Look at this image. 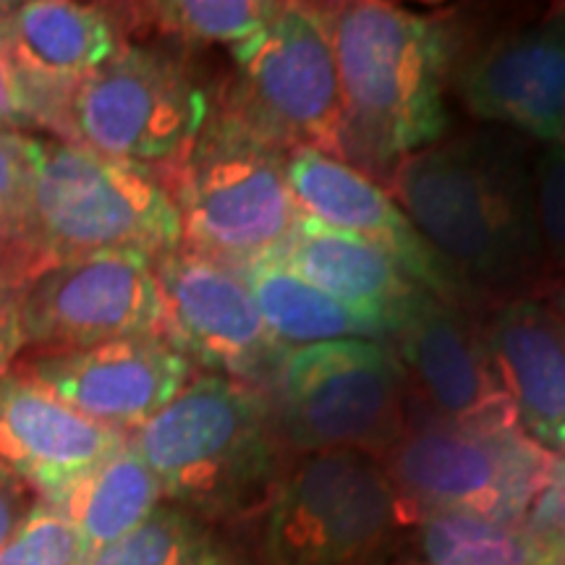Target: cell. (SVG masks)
<instances>
[{
  "label": "cell",
  "instance_id": "cell-1",
  "mask_svg": "<svg viewBox=\"0 0 565 565\" xmlns=\"http://www.w3.org/2000/svg\"><path fill=\"white\" fill-rule=\"evenodd\" d=\"M534 141L498 126L445 137L385 175L391 196L471 307L550 296L534 207Z\"/></svg>",
  "mask_w": 565,
  "mask_h": 565
},
{
  "label": "cell",
  "instance_id": "cell-2",
  "mask_svg": "<svg viewBox=\"0 0 565 565\" xmlns=\"http://www.w3.org/2000/svg\"><path fill=\"white\" fill-rule=\"evenodd\" d=\"M343 105L345 162L387 175L408 154L448 137L445 105L454 32L440 19L393 3L324 11Z\"/></svg>",
  "mask_w": 565,
  "mask_h": 565
},
{
  "label": "cell",
  "instance_id": "cell-3",
  "mask_svg": "<svg viewBox=\"0 0 565 565\" xmlns=\"http://www.w3.org/2000/svg\"><path fill=\"white\" fill-rule=\"evenodd\" d=\"M129 443L162 498L202 521L270 508L286 477V440L273 395L223 374H196Z\"/></svg>",
  "mask_w": 565,
  "mask_h": 565
},
{
  "label": "cell",
  "instance_id": "cell-4",
  "mask_svg": "<svg viewBox=\"0 0 565 565\" xmlns=\"http://www.w3.org/2000/svg\"><path fill=\"white\" fill-rule=\"evenodd\" d=\"M21 238L51 259L92 252L158 259L183 244L179 207L158 173L71 139H38Z\"/></svg>",
  "mask_w": 565,
  "mask_h": 565
},
{
  "label": "cell",
  "instance_id": "cell-5",
  "mask_svg": "<svg viewBox=\"0 0 565 565\" xmlns=\"http://www.w3.org/2000/svg\"><path fill=\"white\" fill-rule=\"evenodd\" d=\"M286 158L228 110L210 113L175 168L181 246L231 267L278 254L303 217Z\"/></svg>",
  "mask_w": 565,
  "mask_h": 565
},
{
  "label": "cell",
  "instance_id": "cell-6",
  "mask_svg": "<svg viewBox=\"0 0 565 565\" xmlns=\"http://www.w3.org/2000/svg\"><path fill=\"white\" fill-rule=\"evenodd\" d=\"M406 513H466L524 524L557 458L521 427L427 416L380 458Z\"/></svg>",
  "mask_w": 565,
  "mask_h": 565
},
{
  "label": "cell",
  "instance_id": "cell-7",
  "mask_svg": "<svg viewBox=\"0 0 565 565\" xmlns=\"http://www.w3.org/2000/svg\"><path fill=\"white\" fill-rule=\"evenodd\" d=\"M275 414L294 454L383 458L408 429V380L385 341H328L282 353Z\"/></svg>",
  "mask_w": 565,
  "mask_h": 565
},
{
  "label": "cell",
  "instance_id": "cell-8",
  "mask_svg": "<svg viewBox=\"0 0 565 565\" xmlns=\"http://www.w3.org/2000/svg\"><path fill=\"white\" fill-rule=\"evenodd\" d=\"M406 508L383 461L356 450L301 456L265 519L267 565H380Z\"/></svg>",
  "mask_w": 565,
  "mask_h": 565
},
{
  "label": "cell",
  "instance_id": "cell-9",
  "mask_svg": "<svg viewBox=\"0 0 565 565\" xmlns=\"http://www.w3.org/2000/svg\"><path fill=\"white\" fill-rule=\"evenodd\" d=\"M238 79L225 110L280 150L345 162L341 84L324 9L282 3L270 24L231 47Z\"/></svg>",
  "mask_w": 565,
  "mask_h": 565
},
{
  "label": "cell",
  "instance_id": "cell-10",
  "mask_svg": "<svg viewBox=\"0 0 565 565\" xmlns=\"http://www.w3.org/2000/svg\"><path fill=\"white\" fill-rule=\"evenodd\" d=\"M210 100L179 55L121 45L66 103L68 139L150 168L179 162L210 118Z\"/></svg>",
  "mask_w": 565,
  "mask_h": 565
},
{
  "label": "cell",
  "instance_id": "cell-11",
  "mask_svg": "<svg viewBox=\"0 0 565 565\" xmlns=\"http://www.w3.org/2000/svg\"><path fill=\"white\" fill-rule=\"evenodd\" d=\"M19 328L24 345H45L53 353L160 335L162 299L154 259L139 252L53 259L21 294Z\"/></svg>",
  "mask_w": 565,
  "mask_h": 565
},
{
  "label": "cell",
  "instance_id": "cell-12",
  "mask_svg": "<svg viewBox=\"0 0 565 565\" xmlns=\"http://www.w3.org/2000/svg\"><path fill=\"white\" fill-rule=\"evenodd\" d=\"M154 275L160 335L189 364L270 393L286 349L267 330L242 273L179 246L154 259Z\"/></svg>",
  "mask_w": 565,
  "mask_h": 565
},
{
  "label": "cell",
  "instance_id": "cell-13",
  "mask_svg": "<svg viewBox=\"0 0 565 565\" xmlns=\"http://www.w3.org/2000/svg\"><path fill=\"white\" fill-rule=\"evenodd\" d=\"M387 345L429 416L482 427H519L487 351L482 320L416 288L395 317Z\"/></svg>",
  "mask_w": 565,
  "mask_h": 565
},
{
  "label": "cell",
  "instance_id": "cell-14",
  "mask_svg": "<svg viewBox=\"0 0 565 565\" xmlns=\"http://www.w3.org/2000/svg\"><path fill=\"white\" fill-rule=\"evenodd\" d=\"M24 374L74 412L124 433L171 404L192 380V364L162 335H139L47 353L32 359Z\"/></svg>",
  "mask_w": 565,
  "mask_h": 565
},
{
  "label": "cell",
  "instance_id": "cell-15",
  "mask_svg": "<svg viewBox=\"0 0 565 565\" xmlns=\"http://www.w3.org/2000/svg\"><path fill=\"white\" fill-rule=\"evenodd\" d=\"M461 97L487 126L557 145L565 121V6L482 47L463 68Z\"/></svg>",
  "mask_w": 565,
  "mask_h": 565
},
{
  "label": "cell",
  "instance_id": "cell-16",
  "mask_svg": "<svg viewBox=\"0 0 565 565\" xmlns=\"http://www.w3.org/2000/svg\"><path fill=\"white\" fill-rule=\"evenodd\" d=\"M286 175L303 215L380 246L416 286L437 299L471 307L456 275L429 249L391 192L370 175L303 147L288 152Z\"/></svg>",
  "mask_w": 565,
  "mask_h": 565
},
{
  "label": "cell",
  "instance_id": "cell-17",
  "mask_svg": "<svg viewBox=\"0 0 565 565\" xmlns=\"http://www.w3.org/2000/svg\"><path fill=\"white\" fill-rule=\"evenodd\" d=\"M126 445V435L87 419L26 374H0V466L47 503Z\"/></svg>",
  "mask_w": 565,
  "mask_h": 565
},
{
  "label": "cell",
  "instance_id": "cell-18",
  "mask_svg": "<svg viewBox=\"0 0 565 565\" xmlns=\"http://www.w3.org/2000/svg\"><path fill=\"white\" fill-rule=\"evenodd\" d=\"M482 333L519 427L555 458L565 456V320L547 299L494 307Z\"/></svg>",
  "mask_w": 565,
  "mask_h": 565
},
{
  "label": "cell",
  "instance_id": "cell-19",
  "mask_svg": "<svg viewBox=\"0 0 565 565\" xmlns=\"http://www.w3.org/2000/svg\"><path fill=\"white\" fill-rule=\"evenodd\" d=\"M121 47L110 13L71 0L0 3V53L66 116V103Z\"/></svg>",
  "mask_w": 565,
  "mask_h": 565
},
{
  "label": "cell",
  "instance_id": "cell-20",
  "mask_svg": "<svg viewBox=\"0 0 565 565\" xmlns=\"http://www.w3.org/2000/svg\"><path fill=\"white\" fill-rule=\"evenodd\" d=\"M273 257L324 294L391 324L419 288L380 246L307 215Z\"/></svg>",
  "mask_w": 565,
  "mask_h": 565
},
{
  "label": "cell",
  "instance_id": "cell-21",
  "mask_svg": "<svg viewBox=\"0 0 565 565\" xmlns=\"http://www.w3.org/2000/svg\"><path fill=\"white\" fill-rule=\"evenodd\" d=\"M236 270L270 335L286 351L328 341H391V322L324 294L275 257L254 259Z\"/></svg>",
  "mask_w": 565,
  "mask_h": 565
},
{
  "label": "cell",
  "instance_id": "cell-22",
  "mask_svg": "<svg viewBox=\"0 0 565 565\" xmlns=\"http://www.w3.org/2000/svg\"><path fill=\"white\" fill-rule=\"evenodd\" d=\"M162 500V487L145 458L126 445L55 503L79 529L89 557L131 534L150 519Z\"/></svg>",
  "mask_w": 565,
  "mask_h": 565
},
{
  "label": "cell",
  "instance_id": "cell-23",
  "mask_svg": "<svg viewBox=\"0 0 565 565\" xmlns=\"http://www.w3.org/2000/svg\"><path fill=\"white\" fill-rule=\"evenodd\" d=\"M422 565H557L524 524L466 513H416L412 526Z\"/></svg>",
  "mask_w": 565,
  "mask_h": 565
},
{
  "label": "cell",
  "instance_id": "cell-24",
  "mask_svg": "<svg viewBox=\"0 0 565 565\" xmlns=\"http://www.w3.org/2000/svg\"><path fill=\"white\" fill-rule=\"evenodd\" d=\"M87 565H236L207 521L179 505H158L145 524L103 547Z\"/></svg>",
  "mask_w": 565,
  "mask_h": 565
},
{
  "label": "cell",
  "instance_id": "cell-25",
  "mask_svg": "<svg viewBox=\"0 0 565 565\" xmlns=\"http://www.w3.org/2000/svg\"><path fill=\"white\" fill-rule=\"evenodd\" d=\"M275 0H166L141 6L160 32L202 45H238L278 17Z\"/></svg>",
  "mask_w": 565,
  "mask_h": 565
},
{
  "label": "cell",
  "instance_id": "cell-26",
  "mask_svg": "<svg viewBox=\"0 0 565 565\" xmlns=\"http://www.w3.org/2000/svg\"><path fill=\"white\" fill-rule=\"evenodd\" d=\"M89 553L79 529L58 505L40 500L3 550L0 565H87Z\"/></svg>",
  "mask_w": 565,
  "mask_h": 565
},
{
  "label": "cell",
  "instance_id": "cell-27",
  "mask_svg": "<svg viewBox=\"0 0 565 565\" xmlns=\"http://www.w3.org/2000/svg\"><path fill=\"white\" fill-rule=\"evenodd\" d=\"M534 207L550 280L565 288V147L542 145L534 158Z\"/></svg>",
  "mask_w": 565,
  "mask_h": 565
},
{
  "label": "cell",
  "instance_id": "cell-28",
  "mask_svg": "<svg viewBox=\"0 0 565 565\" xmlns=\"http://www.w3.org/2000/svg\"><path fill=\"white\" fill-rule=\"evenodd\" d=\"M38 139L24 131L0 129V242L21 238L32 192Z\"/></svg>",
  "mask_w": 565,
  "mask_h": 565
},
{
  "label": "cell",
  "instance_id": "cell-29",
  "mask_svg": "<svg viewBox=\"0 0 565 565\" xmlns=\"http://www.w3.org/2000/svg\"><path fill=\"white\" fill-rule=\"evenodd\" d=\"M0 129L30 131L47 129L68 139L66 116L51 100L40 95L13 63L0 53Z\"/></svg>",
  "mask_w": 565,
  "mask_h": 565
},
{
  "label": "cell",
  "instance_id": "cell-30",
  "mask_svg": "<svg viewBox=\"0 0 565 565\" xmlns=\"http://www.w3.org/2000/svg\"><path fill=\"white\" fill-rule=\"evenodd\" d=\"M30 275L19 270L13 263H0V374L11 364V359L21 351L19 307Z\"/></svg>",
  "mask_w": 565,
  "mask_h": 565
},
{
  "label": "cell",
  "instance_id": "cell-31",
  "mask_svg": "<svg viewBox=\"0 0 565 565\" xmlns=\"http://www.w3.org/2000/svg\"><path fill=\"white\" fill-rule=\"evenodd\" d=\"M30 508H26L24 484L0 466V550L11 540Z\"/></svg>",
  "mask_w": 565,
  "mask_h": 565
},
{
  "label": "cell",
  "instance_id": "cell-32",
  "mask_svg": "<svg viewBox=\"0 0 565 565\" xmlns=\"http://www.w3.org/2000/svg\"><path fill=\"white\" fill-rule=\"evenodd\" d=\"M547 301H550V307H553L555 312L565 320V288H557V291L550 294Z\"/></svg>",
  "mask_w": 565,
  "mask_h": 565
},
{
  "label": "cell",
  "instance_id": "cell-33",
  "mask_svg": "<svg viewBox=\"0 0 565 565\" xmlns=\"http://www.w3.org/2000/svg\"><path fill=\"white\" fill-rule=\"evenodd\" d=\"M555 471H557V477H561L563 482H565V456H563V458H557V466H555Z\"/></svg>",
  "mask_w": 565,
  "mask_h": 565
},
{
  "label": "cell",
  "instance_id": "cell-34",
  "mask_svg": "<svg viewBox=\"0 0 565 565\" xmlns=\"http://www.w3.org/2000/svg\"><path fill=\"white\" fill-rule=\"evenodd\" d=\"M557 145L565 147V121H563V129H561V139H557Z\"/></svg>",
  "mask_w": 565,
  "mask_h": 565
},
{
  "label": "cell",
  "instance_id": "cell-35",
  "mask_svg": "<svg viewBox=\"0 0 565 565\" xmlns=\"http://www.w3.org/2000/svg\"><path fill=\"white\" fill-rule=\"evenodd\" d=\"M398 565H422V563H416V561H408V563H398Z\"/></svg>",
  "mask_w": 565,
  "mask_h": 565
}]
</instances>
